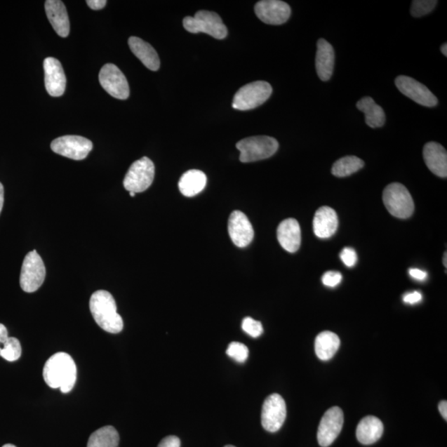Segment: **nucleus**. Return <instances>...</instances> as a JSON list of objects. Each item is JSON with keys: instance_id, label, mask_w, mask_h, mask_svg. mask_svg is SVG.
<instances>
[{"instance_id": "44", "label": "nucleus", "mask_w": 447, "mask_h": 447, "mask_svg": "<svg viewBox=\"0 0 447 447\" xmlns=\"http://www.w3.org/2000/svg\"><path fill=\"white\" fill-rule=\"evenodd\" d=\"M3 447H16V446L12 444H6V445H4Z\"/></svg>"}, {"instance_id": "16", "label": "nucleus", "mask_w": 447, "mask_h": 447, "mask_svg": "<svg viewBox=\"0 0 447 447\" xmlns=\"http://www.w3.org/2000/svg\"><path fill=\"white\" fill-rule=\"evenodd\" d=\"M228 230L230 239L239 248L248 246L255 236L251 221L239 211H234L230 215Z\"/></svg>"}, {"instance_id": "20", "label": "nucleus", "mask_w": 447, "mask_h": 447, "mask_svg": "<svg viewBox=\"0 0 447 447\" xmlns=\"http://www.w3.org/2000/svg\"><path fill=\"white\" fill-rule=\"evenodd\" d=\"M316 55V69L318 76L327 81L333 76L335 65V52L333 46L326 40L321 39L317 41Z\"/></svg>"}, {"instance_id": "27", "label": "nucleus", "mask_w": 447, "mask_h": 447, "mask_svg": "<svg viewBox=\"0 0 447 447\" xmlns=\"http://www.w3.org/2000/svg\"><path fill=\"white\" fill-rule=\"evenodd\" d=\"M119 435L112 426L100 428L92 433L87 447H118Z\"/></svg>"}, {"instance_id": "21", "label": "nucleus", "mask_w": 447, "mask_h": 447, "mask_svg": "<svg viewBox=\"0 0 447 447\" xmlns=\"http://www.w3.org/2000/svg\"><path fill=\"white\" fill-rule=\"evenodd\" d=\"M338 228V216L333 208L322 206L316 211L313 220V230L318 238H330L334 236Z\"/></svg>"}, {"instance_id": "22", "label": "nucleus", "mask_w": 447, "mask_h": 447, "mask_svg": "<svg viewBox=\"0 0 447 447\" xmlns=\"http://www.w3.org/2000/svg\"><path fill=\"white\" fill-rule=\"evenodd\" d=\"M128 46L132 53L140 60L142 64L151 71H158L160 67V60L156 50L145 41L131 36L128 39Z\"/></svg>"}, {"instance_id": "17", "label": "nucleus", "mask_w": 447, "mask_h": 447, "mask_svg": "<svg viewBox=\"0 0 447 447\" xmlns=\"http://www.w3.org/2000/svg\"><path fill=\"white\" fill-rule=\"evenodd\" d=\"M423 159L427 168L436 176L447 177V153L439 142H429L423 147Z\"/></svg>"}, {"instance_id": "11", "label": "nucleus", "mask_w": 447, "mask_h": 447, "mask_svg": "<svg viewBox=\"0 0 447 447\" xmlns=\"http://www.w3.org/2000/svg\"><path fill=\"white\" fill-rule=\"evenodd\" d=\"M99 80L101 86L113 98L126 100L130 96V86L126 77L114 64H106L100 72Z\"/></svg>"}, {"instance_id": "5", "label": "nucleus", "mask_w": 447, "mask_h": 447, "mask_svg": "<svg viewBox=\"0 0 447 447\" xmlns=\"http://www.w3.org/2000/svg\"><path fill=\"white\" fill-rule=\"evenodd\" d=\"M382 201L392 215L399 219L411 218L414 202L408 189L402 184L394 182L387 186L382 193Z\"/></svg>"}, {"instance_id": "3", "label": "nucleus", "mask_w": 447, "mask_h": 447, "mask_svg": "<svg viewBox=\"0 0 447 447\" xmlns=\"http://www.w3.org/2000/svg\"><path fill=\"white\" fill-rule=\"evenodd\" d=\"M279 142L269 136H253L239 141L236 147L241 152L242 163H252L270 158L279 149Z\"/></svg>"}, {"instance_id": "42", "label": "nucleus", "mask_w": 447, "mask_h": 447, "mask_svg": "<svg viewBox=\"0 0 447 447\" xmlns=\"http://www.w3.org/2000/svg\"><path fill=\"white\" fill-rule=\"evenodd\" d=\"M441 50L442 54L445 55V56L446 57L447 56V44H442Z\"/></svg>"}, {"instance_id": "45", "label": "nucleus", "mask_w": 447, "mask_h": 447, "mask_svg": "<svg viewBox=\"0 0 447 447\" xmlns=\"http://www.w3.org/2000/svg\"><path fill=\"white\" fill-rule=\"evenodd\" d=\"M130 194H131V196L132 197H133V196H135L136 193H135V192H130Z\"/></svg>"}, {"instance_id": "4", "label": "nucleus", "mask_w": 447, "mask_h": 447, "mask_svg": "<svg viewBox=\"0 0 447 447\" xmlns=\"http://www.w3.org/2000/svg\"><path fill=\"white\" fill-rule=\"evenodd\" d=\"M183 27L192 34L204 33L216 39H224L228 34L227 26L218 13L206 11L196 13L183 20Z\"/></svg>"}, {"instance_id": "32", "label": "nucleus", "mask_w": 447, "mask_h": 447, "mask_svg": "<svg viewBox=\"0 0 447 447\" xmlns=\"http://www.w3.org/2000/svg\"><path fill=\"white\" fill-rule=\"evenodd\" d=\"M242 329L244 333L253 338H259L264 333L261 322L248 316L243 320Z\"/></svg>"}, {"instance_id": "15", "label": "nucleus", "mask_w": 447, "mask_h": 447, "mask_svg": "<svg viewBox=\"0 0 447 447\" xmlns=\"http://www.w3.org/2000/svg\"><path fill=\"white\" fill-rule=\"evenodd\" d=\"M45 86L48 93L53 98H59L65 92L67 78L61 62L58 59L48 58L44 62Z\"/></svg>"}, {"instance_id": "46", "label": "nucleus", "mask_w": 447, "mask_h": 447, "mask_svg": "<svg viewBox=\"0 0 447 447\" xmlns=\"http://www.w3.org/2000/svg\"><path fill=\"white\" fill-rule=\"evenodd\" d=\"M225 447H236V446H232V445H228V446H225Z\"/></svg>"}, {"instance_id": "13", "label": "nucleus", "mask_w": 447, "mask_h": 447, "mask_svg": "<svg viewBox=\"0 0 447 447\" xmlns=\"http://www.w3.org/2000/svg\"><path fill=\"white\" fill-rule=\"evenodd\" d=\"M395 85L401 93L419 105L426 107H435L439 104L435 95L426 86L412 77L399 76L396 78Z\"/></svg>"}, {"instance_id": "37", "label": "nucleus", "mask_w": 447, "mask_h": 447, "mask_svg": "<svg viewBox=\"0 0 447 447\" xmlns=\"http://www.w3.org/2000/svg\"><path fill=\"white\" fill-rule=\"evenodd\" d=\"M409 274L413 279L418 281H424L427 279V272L418 269H410Z\"/></svg>"}, {"instance_id": "8", "label": "nucleus", "mask_w": 447, "mask_h": 447, "mask_svg": "<svg viewBox=\"0 0 447 447\" xmlns=\"http://www.w3.org/2000/svg\"><path fill=\"white\" fill-rule=\"evenodd\" d=\"M46 276V268L38 252L27 253L22 262L20 286L26 293H34L43 285Z\"/></svg>"}, {"instance_id": "2", "label": "nucleus", "mask_w": 447, "mask_h": 447, "mask_svg": "<svg viewBox=\"0 0 447 447\" xmlns=\"http://www.w3.org/2000/svg\"><path fill=\"white\" fill-rule=\"evenodd\" d=\"M90 310L95 321L101 329L112 334L122 331V317L117 312L116 302L109 292L99 290L92 294L90 299Z\"/></svg>"}, {"instance_id": "6", "label": "nucleus", "mask_w": 447, "mask_h": 447, "mask_svg": "<svg viewBox=\"0 0 447 447\" xmlns=\"http://www.w3.org/2000/svg\"><path fill=\"white\" fill-rule=\"evenodd\" d=\"M273 92L269 83L255 81L248 83L234 95L232 107L239 110H250L259 107L268 100Z\"/></svg>"}, {"instance_id": "29", "label": "nucleus", "mask_w": 447, "mask_h": 447, "mask_svg": "<svg viewBox=\"0 0 447 447\" xmlns=\"http://www.w3.org/2000/svg\"><path fill=\"white\" fill-rule=\"evenodd\" d=\"M22 354L20 340L15 338H8L6 344L0 349V356L9 362L18 361Z\"/></svg>"}, {"instance_id": "36", "label": "nucleus", "mask_w": 447, "mask_h": 447, "mask_svg": "<svg viewBox=\"0 0 447 447\" xmlns=\"http://www.w3.org/2000/svg\"><path fill=\"white\" fill-rule=\"evenodd\" d=\"M422 295L421 293L414 291L404 295L403 302L408 304L418 303L422 301Z\"/></svg>"}, {"instance_id": "41", "label": "nucleus", "mask_w": 447, "mask_h": 447, "mask_svg": "<svg viewBox=\"0 0 447 447\" xmlns=\"http://www.w3.org/2000/svg\"><path fill=\"white\" fill-rule=\"evenodd\" d=\"M4 187L2 185V183L0 182V213H1L3 206H4Z\"/></svg>"}, {"instance_id": "39", "label": "nucleus", "mask_w": 447, "mask_h": 447, "mask_svg": "<svg viewBox=\"0 0 447 447\" xmlns=\"http://www.w3.org/2000/svg\"><path fill=\"white\" fill-rule=\"evenodd\" d=\"M8 339V331L6 326L0 324V349L6 343Z\"/></svg>"}, {"instance_id": "10", "label": "nucleus", "mask_w": 447, "mask_h": 447, "mask_svg": "<svg viewBox=\"0 0 447 447\" xmlns=\"http://www.w3.org/2000/svg\"><path fill=\"white\" fill-rule=\"evenodd\" d=\"M287 416V407L282 396L274 394L269 396L262 404L261 422L266 431L278 432L283 427Z\"/></svg>"}, {"instance_id": "26", "label": "nucleus", "mask_w": 447, "mask_h": 447, "mask_svg": "<svg viewBox=\"0 0 447 447\" xmlns=\"http://www.w3.org/2000/svg\"><path fill=\"white\" fill-rule=\"evenodd\" d=\"M359 110L366 114V122L373 128H380L385 124V113L384 109L375 103L371 98H362L356 104Z\"/></svg>"}, {"instance_id": "23", "label": "nucleus", "mask_w": 447, "mask_h": 447, "mask_svg": "<svg viewBox=\"0 0 447 447\" xmlns=\"http://www.w3.org/2000/svg\"><path fill=\"white\" fill-rule=\"evenodd\" d=\"M384 425L380 419L374 416H367L358 424L356 437L361 443L371 445L380 439Z\"/></svg>"}, {"instance_id": "28", "label": "nucleus", "mask_w": 447, "mask_h": 447, "mask_svg": "<svg viewBox=\"0 0 447 447\" xmlns=\"http://www.w3.org/2000/svg\"><path fill=\"white\" fill-rule=\"evenodd\" d=\"M365 163L356 156H344L334 164L331 173L338 178H345L357 173L361 170Z\"/></svg>"}, {"instance_id": "35", "label": "nucleus", "mask_w": 447, "mask_h": 447, "mask_svg": "<svg viewBox=\"0 0 447 447\" xmlns=\"http://www.w3.org/2000/svg\"><path fill=\"white\" fill-rule=\"evenodd\" d=\"M181 446V441L176 436H166L160 441L158 447H180Z\"/></svg>"}, {"instance_id": "19", "label": "nucleus", "mask_w": 447, "mask_h": 447, "mask_svg": "<svg viewBox=\"0 0 447 447\" xmlns=\"http://www.w3.org/2000/svg\"><path fill=\"white\" fill-rule=\"evenodd\" d=\"M278 241L286 251L295 253L301 246V228L295 219H287L280 223L276 230Z\"/></svg>"}, {"instance_id": "12", "label": "nucleus", "mask_w": 447, "mask_h": 447, "mask_svg": "<svg viewBox=\"0 0 447 447\" xmlns=\"http://www.w3.org/2000/svg\"><path fill=\"white\" fill-rule=\"evenodd\" d=\"M343 424L344 414L342 408L334 407L327 410L318 427V443L322 447L333 444L342 432Z\"/></svg>"}, {"instance_id": "33", "label": "nucleus", "mask_w": 447, "mask_h": 447, "mask_svg": "<svg viewBox=\"0 0 447 447\" xmlns=\"http://www.w3.org/2000/svg\"><path fill=\"white\" fill-rule=\"evenodd\" d=\"M340 260L348 268H352L356 265L358 257L356 251L352 248H345L340 255Z\"/></svg>"}, {"instance_id": "31", "label": "nucleus", "mask_w": 447, "mask_h": 447, "mask_svg": "<svg viewBox=\"0 0 447 447\" xmlns=\"http://www.w3.org/2000/svg\"><path fill=\"white\" fill-rule=\"evenodd\" d=\"M227 354L230 358L239 363L246 362L248 357V349L246 345L239 342H232L229 345Z\"/></svg>"}, {"instance_id": "40", "label": "nucleus", "mask_w": 447, "mask_h": 447, "mask_svg": "<svg viewBox=\"0 0 447 447\" xmlns=\"http://www.w3.org/2000/svg\"><path fill=\"white\" fill-rule=\"evenodd\" d=\"M439 411L441 414L442 418L447 420V402L446 401H441L439 403Z\"/></svg>"}, {"instance_id": "9", "label": "nucleus", "mask_w": 447, "mask_h": 447, "mask_svg": "<svg viewBox=\"0 0 447 447\" xmlns=\"http://www.w3.org/2000/svg\"><path fill=\"white\" fill-rule=\"evenodd\" d=\"M51 149L59 155L73 160H83L93 149L92 142L77 135H66L56 138L51 144Z\"/></svg>"}, {"instance_id": "14", "label": "nucleus", "mask_w": 447, "mask_h": 447, "mask_svg": "<svg viewBox=\"0 0 447 447\" xmlns=\"http://www.w3.org/2000/svg\"><path fill=\"white\" fill-rule=\"evenodd\" d=\"M255 11L262 22L270 25H283L291 15V8L280 0H262L255 4Z\"/></svg>"}, {"instance_id": "43", "label": "nucleus", "mask_w": 447, "mask_h": 447, "mask_svg": "<svg viewBox=\"0 0 447 447\" xmlns=\"http://www.w3.org/2000/svg\"><path fill=\"white\" fill-rule=\"evenodd\" d=\"M446 258H447V257H446V253H445L444 259H443V265H445L446 268V267H447V265H446Z\"/></svg>"}, {"instance_id": "1", "label": "nucleus", "mask_w": 447, "mask_h": 447, "mask_svg": "<svg viewBox=\"0 0 447 447\" xmlns=\"http://www.w3.org/2000/svg\"><path fill=\"white\" fill-rule=\"evenodd\" d=\"M44 379L51 388L60 389L63 394L71 392L76 382V366L70 354L59 352L46 362Z\"/></svg>"}, {"instance_id": "7", "label": "nucleus", "mask_w": 447, "mask_h": 447, "mask_svg": "<svg viewBox=\"0 0 447 447\" xmlns=\"http://www.w3.org/2000/svg\"><path fill=\"white\" fill-rule=\"evenodd\" d=\"M155 167L152 160L144 156L131 165L124 180V187L130 192L147 190L154 182Z\"/></svg>"}, {"instance_id": "18", "label": "nucleus", "mask_w": 447, "mask_h": 447, "mask_svg": "<svg viewBox=\"0 0 447 447\" xmlns=\"http://www.w3.org/2000/svg\"><path fill=\"white\" fill-rule=\"evenodd\" d=\"M46 13L55 32L62 38L70 34V21L65 4L60 0H48L45 2Z\"/></svg>"}, {"instance_id": "34", "label": "nucleus", "mask_w": 447, "mask_h": 447, "mask_svg": "<svg viewBox=\"0 0 447 447\" xmlns=\"http://www.w3.org/2000/svg\"><path fill=\"white\" fill-rule=\"evenodd\" d=\"M342 281V275L339 272L328 271L322 276V283L326 287L335 288Z\"/></svg>"}, {"instance_id": "30", "label": "nucleus", "mask_w": 447, "mask_h": 447, "mask_svg": "<svg viewBox=\"0 0 447 447\" xmlns=\"http://www.w3.org/2000/svg\"><path fill=\"white\" fill-rule=\"evenodd\" d=\"M435 0H414L411 7V15L419 18L432 12L436 6Z\"/></svg>"}, {"instance_id": "24", "label": "nucleus", "mask_w": 447, "mask_h": 447, "mask_svg": "<svg viewBox=\"0 0 447 447\" xmlns=\"http://www.w3.org/2000/svg\"><path fill=\"white\" fill-rule=\"evenodd\" d=\"M206 176L200 170H190L184 173L180 179L179 190L183 196H194L204 190L206 185Z\"/></svg>"}, {"instance_id": "38", "label": "nucleus", "mask_w": 447, "mask_h": 447, "mask_svg": "<svg viewBox=\"0 0 447 447\" xmlns=\"http://www.w3.org/2000/svg\"><path fill=\"white\" fill-rule=\"evenodd\" d=\"M86 3L91 8L94 9V11H99V9L105 8L107 1H105V0H88Z\"/></svg>"}, {"instance_id": "25", "label": "nucleus", "mask_w": 447, "mask_h": 447, "mask_svg": "<svg viewBox=\"0 0 447 447\" xmlns=\"http://www.w3.org/2000/svg\"><path fill=\"white\" fill-rule=\"evenodd\" d=\"M340 340L338 335L331 331H323L316 336L315 352L316 356L321 361H329L340 347Z\"/></svg>"}]
</instances>
